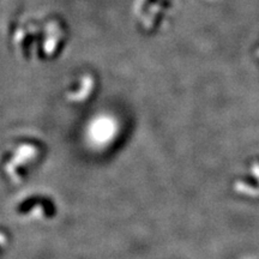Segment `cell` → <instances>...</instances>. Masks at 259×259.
Here are the masks:
<instances>
[{
	"mask_svg": "<svg viewBox=\"0 0 259 259\" xmlns=\"http://www.w3.org/2000/svg\"><path fill=\"white\" fill-rule=\"evenodd\" d=\"M253 60H254L255 66H257V69L259 70V41H258V44L255 45V47H254V51H253Z\"/></svg>",
	"mask_w": 259,
	"mask_h": 259,
	"instance_id": "6da1fadb",
	"label": "cell"
}]
</instances>
